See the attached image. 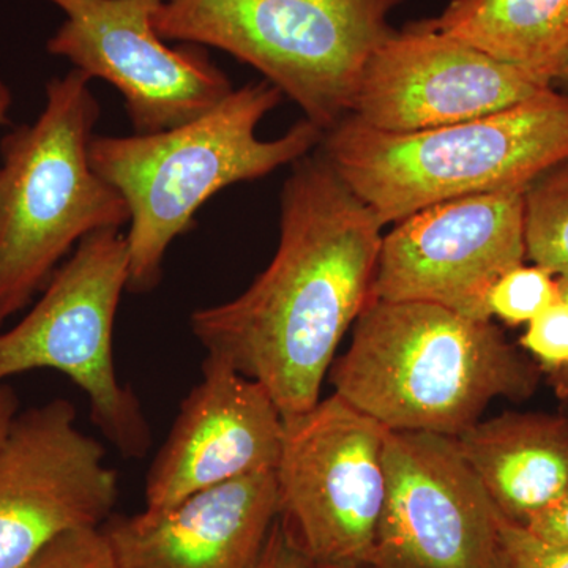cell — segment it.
Returning a JSON list of instances; mask_svg holds the SVG:
<instances>
[{
  "label": "cell",
  "mask_w": 568,
  "mask_h": 568,
  "mask_svg": "<svg viewBox=\"0 0 568 568\" xmlns=\"http://www.w3.org/2000/svg\"><path fill=\"white\" fill-rule=\"evenodd\" d=\"M383 227L323 153H308L283 186L274 260L233 301L193 312V335L263 384L283 418L306 413L372 301Z\"/></svg>",
  "instance_id": "6da1fadb"
},
{
  "label": "cell",
  "mask_w": 568,
  "mask_h": 568,
  "mask_svg": "<svg viewBox=\"0 0 568 568\" xmlns=\"http://www.w3.org/2000/svg\"><path fill=\"white\" fill-rule=\"evenodd\" d=\"M331 383L390 432L457 437L493 399L532 395L538 369L491 321L428 302L369 301Z\"/></svg>",
  "instance_id": "7a4b0ae2"
},
{
  "label": "cell",
  "mask_w": 568,
  "mask_h": 568,
  "mask_svg": "<svg viewBox=\"0 0 568 568\" xmlns=\"http://www.w3.org/2000/svg\"><path fill=\"white\" fill-rule=\"evenodd\" d=\"M282 100L271 82H252L174 129L133 136L93 134L92 168L129 207L130 293H151L159 286L168 250L212 196L234 183L265 178L320 148L324 132L306 119L276 140H260L257 125Z\"/></svg>",
  "instance_id": "3957f363"
},
{
  "label": "cell",
  "mask_w": 568,
  "mask_h": 568,
  "mask_svg": "<svg viewBox=\"0 0 568 568\" xmlns=\"http://www.w3.org/2000/svg\"><path fill=\"white\" fill-rule=\"evenodd\" d=\"M321 153L386 226L458 197L526 192L567 162L568 93L547 89L495 114L413 133L346 115L324 133Z\"/></svg>",
  "instance_id": "277c9868"
},
{
  "label": "cell",
  "mask_w": 568,
  "mask_h": 568,
  "mask_svg": "<svg viewBox=\"0 0 568 568\" xmlns=\"http://www.w3.org/2000/svg\"><path fill=\"white\" fill-rule=\"evenodd\" d=\"M91 82L77 69L52 78L39 118L0 141V328L82 239L129 224L121 193L89 159L102 115Z\"/></svg>",
  "instance_id": "5b68a950"
},
{
  "label": "cell",
  "mask_w": 568,
  "mask_h": 568,
  "mask_svg": "<svg viewBox=\"0 0 568 568\" xmlns=\"http://www.w3.org/2000/svg\"><path fill=\"white\" fill-rule=\"evenodd\" d=\"M405 0H163L164 41L233 55L264 74L323 132L351 114L369 55Z\"/></svg>",
  "instance_id": "8992f818"
},
{
  "label": "cell",
  "mask_w": 568,
  "mask_h": 568,
  "mask_svg": "<svg viewBox=\"0 0 568 568\" xmlns=\"http://www.w3.org/2000/svg\"><path fill=\"white\" fill-rule=\"evenodd\" d=\"M129 291V248L121 230L82 239L20 323L0 328V383L55 369L81 388L93 424L126 458H142L151 426L140 399L119 379L114 324Z\"/></svg>",
  "instance_id": "52a82bcc"
},
{
  "label": "cell",
  "mask_w": 568,
  "mask_h": 568,
  "mask_svg": "<svg viewBox=\"0 0 568 568\" xmlns=\"http://www.w3.org/2000/svg\"><path fill=\"white\" fill-rule=\"evenodd\" d=\"M387 432L335 394L284 418L278 518L312 566L369 564L386 497Z\"/></svg>",
  "instance_id": "ba28073f"
},
{
  "label": "cell",
  "mask_w": 568,
  "mask_h": 568,
  "mask_svg": "<svg viewBox=\"0 0 568 568\" xmlns=\"http://www.w3.org/2000/svg\"><path fill=\"white\" fill-rule=\"evenodd\" d=\"M65 14L47 51L121 92L134 132L156 133L216 106L233 82L207 48L170 47L153 28L163 0H47Z\"/></svg>",
  "instance_id": "9c48e42d"
},
{
  "label": "cell",
  "mask_w": 568,
  "mask_h": 568,
  "mask_svg": "<svg viewBox=\"0 0 568 568\" xmlns=\"http://www.w3.org/2000/svg\"><path fill=\"white\" fill-rule=\"evenodd\" d=\"M118 496V470L73 403L20 410L0 443V568L28 567L70 530L103 528Z\"/></svg>",
  "instance_id": "30bf717a"
},
{
  "label": "cell",
  "mask_w": 568,
  "mask_h": 568,
  "mask_svg": "<svg viewBox=\"0 0 568 568\" xmlns=\"http://www.w3.org/2000/svg\"><path fill=\"white\" fill-rule=\"evenodd\" d=\"M521 190L426 207L383 237L372 301L428 302L491 321L489 293L526 257Z\"/></svg>",
  "instance_id": "8fae6325"
},
{
  "label": "cell",
  "mask_w": 568,
  "mask_h": 568,
  "mask_svg": "<svg viewBox=\"0 0 568 568\" xmlns=\"http://www.w3.org/2000/svg\"><path fill=\"white\" fill-rule=\"evenodd\" d=\"M386 497L368 566L489 568L499 510L454 437L390 432Z\"/></svg>",
  "instance_id": "7c38bea8"
},
{
  "label": "cell",
  "mask_w": 568,
  "mask_h": 568,
  "mask_svg": "<svg viewBox=\"0 0 568 568\" xmlns=\"http://www.w3.org/2000/svg\"><path fill=\"white\" fill-rule=\"evenodd\" d=\"M547 89L426 20L392 29L377 44L349 115L379 132H422L495 114Z\"/></svg>",
  "instance_id": "4fadbf2b"
},
{
  "label": "cell",
  "mask_w": 568,
  "mask_h": 568,
  "mask_svg": "<svg viewBox=\"0 0 568 568\" xmlns=\"http://www.w3.org/2000/svg\"><path fill=\"white\" fill-rule=\"evenodd\" d=\"M201 372L149 469L148 514L278 463L284 418L263 384L212 355Z\"/></svg>",
  "instance_id": "5bb4252c"
},
{
  "label": "cell",
  "mask_w": 568,
  "mask_h": 568,
  "mask_svg": "<svg viewBox=\"0 0 568 568\" xmlns=\"http://www.w3.org/2000/svg\"><path fill=\"white\" fill-rule=\"evenodd\" d=\"M280 515L275 470L103 525L119 568H254Z\"/></svg>",
  "instance_id": "9a60e30c"
},
{
  "label": "cell",
  "mask_w": 568,
  "mask_h": 568,
  "mask_svg": "<svg viewBox=\"0 0 568 568\" xmlns=\"http://www.w3.org/2000/svg\"><path fill=\"white\" fill-rule=\"evenodd\" d=\"M500 514L526 525L568 488V418L506 413L454 437Z\"/></svg>",
  "instance_id": "2e32d148"
},
{
  "label": "cell",
  "mask_w": 568,
  "mask_h": 568,
  "mask_svg": "<svg viewBox=\"0 0 568 568\" xmlns=\"http://www.w3.org/2000/svg\"><path fill=\"white\" fill-rule=\"evenodd\" d=\"M428 22L547 88L568 78V0H452Z\"/></svg>",
  "instance_id": "e0dca14e"
},
{
  "label": "cell",
  "mask_w": 568,
  "mask_h": 568,
  "mask_svg": "<svg viewBox=\"0 0 568 568\" xmlns=\"http://www.w3.org/2000/svg\"><path fill=\"white\" fill-rule=\"evenodd\" d=\"M526 256L568 276V160L526 190Z\"/></svg>",
  "instance_id": "ac0fdd59"
},
{
  "label": "cell",
  "mask_w": 568,
  "mask_h": 568,
  "mask_svg": "<svg viewBox=\"0 0 568 568\" xmlns=\"http://www.w3.org/2000/svg\"><path fill=\"white\" fill-rule=\"evenodd\" d=\"M560 301L558 276L540 265H518L497 280L489 293V313L510 325L528 324Z\"/></svg>",
  "instance_id": "d6986e66"
},
{
  "label": "cell",
  "mask_w": 568,
  "mask_h": 568,
  "mask_svg": "<svg viewBox=\"0 0 568 568\" xmlns=\"http://www.w3.org/2000/svg\"><path fill=\"white\" fill-rule=\"evenodd\" d=\"M489 568H568V547L549 544L499 511Z\"/></svg>",
  "instance_id": "ffe728a7"
},
{
  "label": "cell",
  "mask_w": 568,
  "mask_h": 568,
  "mask_svg": "<svg viewBox=\"0 0 568 568\" xmlns=\"http://www.w3.org/2000/svg\"><path fill=\"white\" fill-rule=\"evenodd\" d=\"M26 568H119L102 528L70 530Z\"/></svg>",
  "instance_id": "44dd1931"
},
{
  "label": "cell",
  "mask_w": 568,
  "mask_h": 568,
  "mask_svg": "<svg viewBox=\"0 0 568 568\" xmlns=\"http://www.w3.org/2000/svg\"><path fill=\"white\" fill-rule=\"evenodd\" d=\"M521 346L537 358L548 375L568 369L567 305L558 301L529 321Z\"/></svg>",
  "instance_id": "7402d4cb"
},
{
  "label": "cell",
  "mask_w": 568,
  "mask_h": 568,
  "mask_svg": "<svg viewBox=\"0 0 568 568\" xmlns=\"http://www.w3.org/2000/svg\"><path fill=\"white\" fill-rule=\"evenodd\" d=\"M254 568H312V562L301 547L295 544L291 534L284 529L280 518H276L263 552H261V558Z\"/></svg>",
  "instance_id": "603a6c76"
},
{
  "label": "cell",
  "mask_w": 568,
  "mask_h": 568,
  "mask_svg": "<svg viewBox=\"0 0 568 568\" xmlns=\"http://www.w3.org/2000/svg\"><path fill=\"white\" fill-rule=\"evenodd\" d=\"M525 526L530 532L549 544L568 547V488L562 496L538 511L536 517L530 518Z\"/></svg>",
  "instance_id": "cb8c5ba5"
},
{
  "label": "cell",
  "mask_w": 568,
  "mask_h": 568,
  "mask_svg": "<svg viewBox=\"0 0 568 568\" xmlns=\"http://www.w3.org/2000/svg\"><path fill=\"white\" fill-rule=\"evenodd\" d=\"M18 413H20V399L17 392L9 384L0 383V443Z\"/></svg>",
  "instance_id": "d4e9b609"
},
{
  "label": "cell",
  "mask_w": 568,
  "mask_h": 568,
  "mask_svg": "<svg viewBox=\"0 0 568 568\" xmlns=\"http://www.w3.org/2000/svg\"><path fill=\"white\" fill-rule=\"evenodd\" d=\"M11 103H13V95H11L10 88L0 80V125L9 121Z\"/></svg>",
  "instance_id": "484cf974"
},
{
  "label": "cell",
  "mask_w": 568,
  "mask_h": 568,
  "mask_svg": "<svg viewBox=\"0 0 568 568\" xmlns=\"http://www.w3.org/2000/svg\"><path fill=\"white\" fill-rule=\"evenodd\" d=\"M549 379L555 384L559 395L568 396V369L566 372L551 373Z\"/></svg>",
  "instance_id": "4316f807"
},
{
  "label": "cell",
  "mask_w": 568,
  "mask_h": 568,
  "mask_svg": "<svg viewBox=\"0 0 568 568\" xmlns=\"http://www.w3.org/2000/svg\"><path fill=\"white\" fill-rule=\"evenodd\" d=\"M559 297L568 308V276H558ZM566 372V369H564Z\"/></svg>",
  "instance_id": "83f0119b"
},
{
  "label": "cell",
  "mask_w": 568,
  "mask_h": 568,
  "mask_svg": "<svg viewBox=\"0 0 568 568\" xmlns=\"http://www.w3.org/2000/svg\"><path fill=\"white\" fill-rule=\"evenodd\" d=\"M312 568H361L351 566H312Z\"/></svg>",
  "instance_id": "f1b7e54d"
},
{
  "label": "cell",
  "mask_w": 568,
  "mask_h": 568,
  "mask_svg": "<svg viewBox=\"0 0 568 568\" xmlns=\"http://www.w3.org/2000/svg\"><path fill=\"white\" fill-rule=\"evenodd\" d=\"M560 84H562L564 88H566V91L568 92V78H567V80H564L562 82H560Z\"/></svg>",
  "instance_id": "f546056e"
}]
</instances>
